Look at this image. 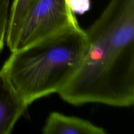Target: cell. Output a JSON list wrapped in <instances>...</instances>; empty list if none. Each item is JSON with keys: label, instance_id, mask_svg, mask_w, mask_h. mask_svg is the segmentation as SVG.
<instances>
[{"label": "cell", "instance_id": "3957f363", "mask_svg": "<svg viewBox=\"0 0 134 134\" xmlns=\"http://www.w3.org/2000/svg\"><path fill=\"white\" fill-rule=\"evenodd\" d=\"M77 26L67 0H35L21 22L13 51Z\"/></svg>", "mask_w": 134, "mask_h": 134}, {"label": "cell", "instance_id": "5b68a950", "mask_svg": "<svg viewBox=\"0 0 134 134\" xmlns=\"http://www.w3.org/2000/svg\"><path fill=\"white\" fill-rule=\"evenodd\" d=\"M42 132L44 134H106L104 128L81 118L52 112L46 120Z\"/></svg>", "mask_w": 134, "mask_h": 134}, {"label": "cell", "instance_id": "52a82bcc", "mask_svg": "<svg viewBox=\"0 0 134 134\" xmlns=\"http://www.w3.org/2000/svg\"><path fill=\"white\" fill-rule=\"evenodd\" d=\"M9 0H0V53L4 47L9 16Z\"/></svg>", "mask_w": 134, "mask_h": 134}, {"label": "cell", "instance_id": "7a4b0ae2", "mask_svg": "<svg viewBox=\"0 0 134 134\" xmlns=\"http://www.w3.org/2000/svg\"><path fill=\"white\" fill-rule=\"evenodd\" d=\"M87 44L85 30L71 27L11 52L0 71L28 107L69 82Z\"/></svg>", "mask_w": 134, "mask_h": 134}, {"label": "cell", "instance_id": "277c9868", "mask_svg": "<svg viewBox=\"0 0 134 134\" xmlns=\"http://www.w3.org/2000/svg\"><path fill=\"white\" fill-rule=\"evenodd\" d=\"M27 106L0 71V134H9Z\"/></svg>", "mask_w": 134, "mask_h": 134}, {"label": "cell", "instance_id": "ba28073f", "mask_svg": "<svg viewBox=\"0 0 134 134\" xmlns=\"http://www.w3.org/2000/svg\"><path fill=\"white\" fill-rule=\"evenodd\" d=\"M71 11L75 14H83L88 11L91 6L90 0H67Z\"/></svg>", "mask_w": 134, "mask_h": 134}, {"label": "cell", "instance_id": "8992f818", "mask_svg": "<svg viewBox=\"0 0 134 134\" xmlns=\"http://www.w3.org/2000/svg\"><path fill=\"white\" fill-rule=\"evenodd\" d=\"M34 1L35 0H14L10 7L5 41L10 52L14 50L21 22Z\"/></svg>", "mask_w": 134, "mask_h": 134}, {"label": "cell", "instance_id": "6da1fadb", "mask_svg": "<svg viewBox=\"0 0 134 134\" xmlns=\"http://www.w3.org/2000/svg\"><path fill=\"white\" fill-rule=\"evenodd\" d=\"M88 44L79 68L58 94L73 105L134 103V0H110L85 30Z\"/></svg>", "mask_w": 134, "mask_h": 134}]
</instances>
